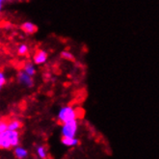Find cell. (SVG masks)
Returning <instances> with one entry per match:
<instances>
[{"label": "cell", "mask_w": 159, "mask_h": 159, "mask_svg": "<svg viewBox=\"0 0 159 159\" xmlns=\"http://www.w3.org/2000/svg\"><path fill=\"white\" fill-rule=\"evenodd\" d=\"M5 84H6L5 73L3 71H0V90H2V88L5 86Z\"/></svg>", "instance_id": "obj_14"}, {"label": "cell", "mask_w": 159, "mask_h": 159, "mask_svg": "<svg viewBox=\"0 0 159 159\" xmlns=\"http://www.w3.org/2000/svg\"><path fill=\"white\" fill-rule=\"evenodd\" d=\"M15 155L18 159H24V158H26L28 156V152L26 151L25 148L16 146L15 148Z\"/></svg>", "instance_id": "obj_9"}, {"label": "cell", "mask_w": 159, "mask_h": 159, "mask_svg": "<svg viewBox=\"0 0 159 159\" xmlns=\"http://www.w3.org/2000/svg\"><path fill=\"white\" fill-rule=\"evenodd\" d=\"M61 141H62L63 145L67 146V147H74V146L78 145V143H79V140L74 138V137H65V136H63Z\"/></svg>", "instance_id": "obj_7"}, {"label": "cell", "mask_w": 159, "mask_h": 159, "mask_svg": "<svg viewBox=\"0 0 159 159\" xmlns=\"http://www.w3.org/2000/svg\"><path fill=\"white\" fill-rule=\"evenodd\" d=\"M61 57L65 60H68L70 62L74 61V56L72 55V53H70V51H67V50H64L61 52Z\"/></svg>", "instance_id": "obj_13"}, {"label": "cell", "mask_w": 159, "mask_h": 159, "mask_svg": "<svg viewBox=\"0 0 159 159\" xmlns=\"http://www.w3.org/2000/svg\"><path fill=\"white\" fill-rule=\"evenodd\" d=\"M29 51V48H28V45L25 44V43H21L20 44V46L17 48V53L18 55L20 56H23V55H26Z\"/></svg>", "instance_id": "obj_12"}, {"label": "cell", "mask_w": 159, "mask_h": 159, "mask_svg": "<svg viewBox=\"0 0 159 159\" xmlns=\"http://www.w3.org/2000/svg\"><path fill=\"white\" fill-rule=\"evenodd\" d=\"M77 117H78L77 110L74 109L72 106L62 107L57 115L58 120L61 124H65V123H68L70 120H75V119H77Z\"/></svg>", "instance_id": "obj_2"}, {"label": "cell", "mask_w": 159, "mask_h": 159, "mask_svg": "<svg viewBox=\"0 0 159 159\" xmlns=\"http://www.w3.org/2000/svg\"><path fill=\"white\" fill-rule=\"evenodd\" d=\"M7 126H8V121L4 120H0V133H2L5 130H7Z\"/></svg>", "instance_id": "obj_15"}, {"label": "cell", "mask_w": 159, "mask_h": 159, "mask_svg": "<svg viewBox=\"0 0 159 159\" xmlns=\"http://www.w3.org/2000/svg\"><path fill=\"white\" fill-rule=\"evenodd\" d=\"M78 129V121L77 120H72L68 123L63 124L62 126V135L65 137H74L76 135Z\"/></svg>", "instance_id": "obj_3"}, {"label": "cell", "mask_w": 159, "mask_h": 159, "mask_svg": "<svg viewBox=\"0 0 159 159\" xmlns=\"http://www.w3.org/2000/svg\"><path fill=\"white\" fill-rule=\"evenodd\" d=\"M21 30L25 33V34H28V35H32L34 33L37 32L38 30V28L37 26L33 23V22H30V21H26V22H23L20 26Z\"/></svg>", "instance_id": "obj_6"}, {"label": "cell", "mask_w": 159, "mask_h": 159, "mask_svg": "<svg viewBox=\"0 0 159 159\" xmlns=\"http://www.w3.org/2000/svg\"><path fill=\"white\" fill-rule=\"evenodd\" d=\"M2 7H3V2H0V11L2 10Z\"/></svg>", "instance_id": "obj_16"}, {"label": "cell", "mask_w": 159, "mask_h": 159, "mask_svg": "<svg viewBox=\"0 0 159 159\" xmlns=\"http://www.w3.org/2000/svg\"><path fill=\"white\" fill-rule=\"evenodd\" d=\"M21 126H22V124H21L20 120H13L9 121V123H8L7 129H9V130H17V131H18V129L21 128Z\"/></svg>", "instance_id": "obj_10"}, {"label": "cell", "mask_w": 159, "mask_h": 159, "mask_svg": "<svg viewBox=\"0 0 159 159\" xmlns=\"http://www.w3.org/2000/svg\"><path fill=\"white\" fill-rule=\"evenodd\" d=\"M4 1H5V0H0V2H3L4 3Z\"/></svg>", "instance_id": "obj_17"}, {"label": "cell", "mask_w": 159, "mask_h": 159, "mask_svg": "<svg viewBox=\"0 0 159 159\" xmlns=\"http://www.w3.org/2000/svg\"><path fill=\"white\" fill-rule=\"evenodd\" d=\"M23 71L25 73H27L28 75H30V76H34L35 74H36V69H35V66H34V64L31 63V62H27L24 64V66H23Z\"/></svg>", "instance_id": "obj_8"}, {"label": "cell", "mask_w": 159, "mask_h": 159, "mask_svg": "<svg viewBox=\"0 0 159 159\" xmlns=\"http://www.w3.org/2000/svg\"><path fill=\"white\" fill-rule=\"evenodd\" d=\"M37 154L39 155L40 158L42 159H46L48 157V152H46V148L43 146H39L37 147Z\"/></svg>", "instance_id": "obj_11"}, {"label": "cell", "mask_w": 159, "mask_h": 159, "mask_svg": "<svg viewBox=\"0 0 159 159\" xmlns=\"http://www.w3.org/2000/svg\"><path fill=\"white\" fill-rule=\"evenodd\" d=\"M20 137L17 130H5L0 133V148L9 149L20 145Z\"/></svg>", "instance_id": "obj_1"}, {"label": "cell", "mask_w": 159, "mask_h": 159, "mask_svg": "<svg viewBox=\"0 0 159 159\" xmlns=\"http://www.w3.org/2000/svg\"><path fill=\"white\" fill-rule=\"evenodd\" d=\"M17 80L20 84H22L23 86L31 88L34 85V81H33V77L28 75L27 73H25L23 70L18 71L17 73Z\"/></svg>", "instance_id": "obj_4"}, {"label": "cell", "mask_w": 159, "mask_h": 159, "mask_svg": "<svg viewBox=\"0 0 159 159\" xmlns=\"http://www.w3.org/2000/svg\"><path fill=\"white\" fill-rule=\"evenodd\" d=\"M48 52L45 50H43V49H40V50H37L35 55H34V64L36 65H43L44 64L46 61H48Z\"/></svg>", "instance_id": "obj_5"}]
</instances>
